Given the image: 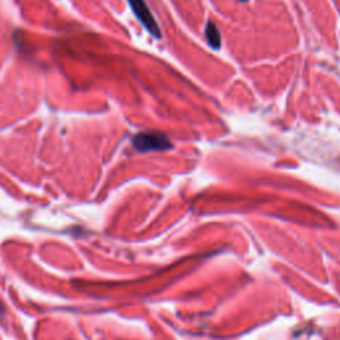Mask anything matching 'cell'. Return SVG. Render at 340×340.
I'll return each mask as SVG.
<instances>
[{
	"label": "cell",
	"instance_id": "cell-1",
	"mask_svg": "<svg viewBox=\"0 0 340 340\" xmlns=\"http://www.w3.org/2000/svg\"><path fill=\"white\" fill-rule=\"evenodd\" d=\"M133 146L141 153H146V152L167 151L173 147V144L166 134L161 132H145L134 136Z\"/></svg>",
	"mask_w": 340,
	"mask_h": 340
},
{
	"label": "cell",
	"instance_id": "cell-2",
	"mask_svg": "<svg viewBox=\"0 0 340 340\" xmlns=\"http://www.w3.org/2000/svg\"><path fill=\"white\" fill-rule=\"evenodd\" d=\"M128 2L131 4L132 11L134 12V15H136L137 19L140 20V23L146 28L147 32L151 33L152 36L156 37V39H160L161 37L160 27H158V23L156 22L153 15H152L147 4L145 3V0H128Z\"/></svg>",
	"mask_w": 340,
	"mask_h": 340
},
{
	"label": "cell",
	"instance_id": "cell-3",
	"mask_svg": "<svg viewBox=\"0 0 340 340\" xmlns=\"http://www.w3.org/2000/svg\"><path fill=\"white\" fill-rule=\"evenodd\" d=\"M205 33H206V40L209 42V46L213 49H219V47H221V35H219V31L216 24L213 22H209L206 24Z\"/></svg>",
	"mask_w": 340,
	"mask_h": 340
},
{
	"label": "cell",
	"instance_id": "cell-4",
	"mask_svg": "<svg viewBox=\"0 0 340 340\" xmlns=\"http://www.w3.org/2000/svg\"><path fill=\"white\" fill-rule=\"evenodd\" d=\"M239 2H242V3H246V2H249V0H239Z\"/></svg>",
	"mask_w": 340,
	"mask_h": 340
}]
</instances>
